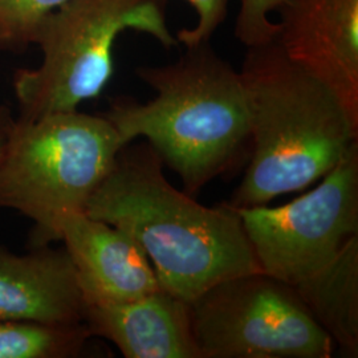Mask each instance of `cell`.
Masks as SVG:
<instances>
[{"mask_svg":"<svg viewBox=\"0 0 358 358\" xmlns=\"http://www.w3.org/2000/svg\"><path fill=\"white\" fill-rule=\"evenodd\" d=\"M85 214L129 234L161 288L187 303L217 282L260 271L235 208L207 207L173 186L148 142L121 149Z\"/></svg>","mask_w":358,"mask_h":358,"instance_id":"6da1fadb","label":"cell"},{"mask_svg":"<svg viewBox=\"0 0 358 358\" xmlns=\"http://www.w3.org/2000/svg\"><path fill=\"white\" fill-rule=\"evenodd\" d=\"M155 92L148 103L115 101L105 117L129 145L145 138L189 194L234 164L250 141V101L241 72L210 41L186 47L177 62L140 66Z\"/></svg>","mask_w":358,"mask_h":358,"instance_id":"7a4b0ae2","label":"cell"},{"mask_svg":"<svg viewBox=\"0 0 358 358\" xmlns=\"http://www.w3.org/2000/svg\"><path fill=\"white\" fill-rule=\"evenodd\" d=\"M241 75L250 101L252 154L234 207L267 205L320 180L358 142L338 97L273 41L247 48Z\"/></svg>","mask_w":358,"mask_h":358,"instance_id":"3957f363","label":"cell"},{"mask_svg":"<svg viewBox=\"0 0 358 358\" xmlns=\"http://www.w3.org/2000/svg\"><path fill=\"white\" fill-rule=\"evenodd\" d=\"M124 146L105 115L19 117L0 158V207L35 223V247L57 242L62 222L85 213Z\"/></svg>","mask_w":358,"mask_h":358,"instance_id":"277c9868","label":"cell"},{"mask_svg":"<svg viewBox=\"0 0 358 358\" xmlns=\"http://www.w3.org/2000/svg\"><path fill=\"white\" fill-rule=\"evenodd\" d=\"M134 29L173 48L162 0H68L40 24L35 38L43 62L13 80L22 118L76 110L103 92L113 76V45Z\"/></svg>","mask_w":358,"mask_h":358,"instance_id":"5b68a950","label":"cell"},{"mask_svg":"<svg viewBox=\"0 0 358 358\" xmlns=\"http://www.w3.org/2000/svg\"><path fill=\"white\" fill-rule=\"evenodd\" d=\"M190 308L202 358H329L336 348L294 287L262 271L214 284Z\"/></svg>","mask_w":358,"mask_h":358,"instance_id":"8992f818","label":"cell"},{"mask_svg":"<svg viewBox=\"0 0 358 358\" xmlns=\"http://www.w3.org/2000/svg\"><path fill=\"white\" fill-rule=\"evenodd\" d=\"M234 208L260 271L289 285L306 280L358 235V142L292 202Z\"/></svg>","mask_w":358,"mask_h":358,"instance_id":"52a82bcc","label":"cell"},{"mask_svg":"<svg viewBox=\"0 0 358 358\" xmlns=\"http://www.w3.org/2000/svg\"><path fill=\"white\" fill-rule=\"evenodd\" d=\"M276 43L358 125V0H282Z\"/></svg>","mask_w":358,"mask_h":358,"instance_id":"ba28073f","label":"cell"},{"mask_svg":"<svg viewBox=\"0 0 358 358\" xmlns=\"http://www.w3.org/2000/svg\"><path fill=\"white\" fill-rule=\"evenodd\" d=\"M87 306L127 303L161 288L153 264L125 231L77 213L60 224Z\"/></svg>","mask_w":358,"mask_h":358,"instance_id":"9c48e42d","label":"cell"},{"mask_svg":"<svg viewBox=\"0 0 358 358\" xmlns=\"http://www.w3.org/2000/svg\"><path fill=\"white\" fill-rule=\"evenodd\" d=\"M87 308L65 248L45 244L19 255L0 245V320L78 324Z\"/></svg>","mask_w":358,"mask_h":358,"instance_id":"30bf717a","label":"cell"},{"mask_svg":"<svg viewBox=\"0 0 358 358\" xmlns=\"http://www.w3.org/2000/svg\"><path fill=\"white\" fill-rule=\"evenodd\" d=\"M84 322L124 357L202 358L190 303L162 288L127 303L88 306Z\"/></svg>","mask_w":358,"mask_h":358,"instance_id":"8fae6325","label":"cell"},{"mask_svg":"<svg viewBox=\"0 0 358 358\" xmlns=\"http://www.w3.org/2000/svg\"><path fill=\"white\" fill-rule=\"evenodd\" d=\"M292 287L334 345L357 357L358 235L343 245L331 263Z\"/></svg>","mask_w":358,"mask_h":358,"instance_id":"7c38bea8","label":"cell"},{"mask_svg":"<svg viewBox=\"0 0 358 358\" xmlns=\"http://www.w3.org/2000/svg\"><path fill=\"white\" fill-rule=\"evenodd\" d=\"M90 337L85 322L0 320V358L77 357Z\"/></svg>","mask_w":358,"mask_h":358,"instance_id":"4fadbf2b","label":"cell"},{"mask_svg":"<svg viewBox=\"0 0 358 358\" xmlns=\"http://www.w3.org/2000/svg\"><path fill=\"white\" fill-rule=\"evenodd\" d=\"M68 0H0V44L35 43L38 27Z\"/></svg>","mask_w":358,"mask_h":358,"instance_id":"5bb4252c","label":"cell"},{"mask_svg":"<svg viewBox=\"0 0 358 358\" xmlns=\"http://www.w3.org/2000/svg\"><path fill=\"white\" fill-rule=\"evenodd\" d=\"M282 0H241L239 13L234 27L235 38L245 48L262 47L276 41L279 23L271 15L278 11Z\"/></svg>","mask_w":358,"mask_h":358,"instance_id":"9a60e30c","label":"cell"},{"mask_svg":"<svg viewBox=\"0 0 358 358\" xmlns=\"http://www.w3.org/2000/svg\"><path fill=\"white\" fill-rule=\"evenodd\" d=\"M198 15L196 24L192 28L179 29L178 43L192 47L210 41L223 24L230 7L231 0H186Z\"/></svg>","mask_w":358,"mask_h":358,"instance_id":"2e32d148","label":"cell"},{"mask_svg":"<svg viewBox=\"0 0 358 358\" xmlns=\"http://www.w3.org/2000/svg\"><path fill=\"white\" fill-rule=\"evenodd\" d=\"M13 115L7 106H0V158L4 153L8 136L13 125Z\"/></svg>","mask_w":358,"mask_h":358,"instance_id":"e0dca14e","label":"cell"}]
</instances>
